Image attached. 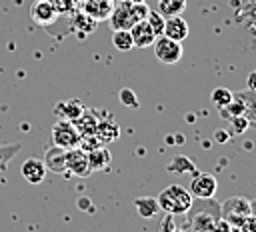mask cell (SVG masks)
Returning a JSON list of instances; mask_svg holds the SVG:
<instances>
[{
	"instance_id": "cell-8",
	"label": "cell",
	"mask_w": 256,
	"mask_h": 232,
	"mask_svg": "<svg viewBox=\"0 0 256 232\" xmlns=\"http://www.w3.org/2000/svg\"><path fill=\"white\" fill-rule=\"evenodd\" d=\"M56 16H58V12H56L54 4L48 2V0H36V2L30 6V18H32L38 26H48V24H52V22L56 20Z\"/></svg>"
},
{
	"instance_id": "cell-24",
	"label": "cell",
	"mask_w": 256,
	"mask_h": 232,
	"mask_svg": "<svg viewBox=\"0 0 256 232\" xmlns=\"http://www.w3.org/2000/svg\"><path fill=\"white\" fill-rule=\"evenodd\" d=\"M118 100H120V104L126 106V108H138V106H140L138 96H136V92H134L132 88H122V90L118 92Z\"/></svg>"
},
{
	"instance_id": "cell-15",
	"label": "cell",
	"mask_w": 256,
	"mask_h": 232,
	"mask_svg": "<svg viewBox=\"0 0 256 232\" xmlns=\"http://www.w3.org/2000/svg\"><path fill=\"white\" fill-rule=\"evenodd\" d=\"M86 154H88V162H90L92 172H94V170H106V168L110 166V162H112L110 152H108L104 146H96V148L88 150Z\"/></svg>"
},
{
	"instance_id": "cell-6",
	"label": "cell",
	"mask_w": 256,
	"mask_h": 232,
	"mask_svg": "<svg viewBox=\"0 0 256 232\" xmlns=\"http://www.w3.org/2000/svg\"><path fill=\"white\" fill-rule=\"evenodd\" d=\"M66 172H70L74 176H80V178L90 176L92 168H90L86 150H82L80 146L66 150Z\"/></svg>"
},
{
	"instance_id": "cell-13",
	"label": "cell",
	"mask_w": 256,
	"mask_h": 232,
	"mask_svg": "<svg viewBox=\"0 0 256 232\" xmlns=\"http://www.w3.org/2000/svg\"><path fill=\"white\" fill-rule=\"evenodd\" d=\"M134 208H136V214L140 218H154L160 212L156 196H138V198H134Z\"/></svg>"
},
{
	"instance_id": "cell-25",
	"label": "cell",
	"mask_w": 256,
	"mask_h": 232,
	"mask_svg": "<svg viewBox=\"0 0 256 232\" xmlns=\"http://www.w3.org/2000/svg\"><path fill=\"white\" fill-rule=\"evenodd\" d=\"M246 86H248V92L256 94V70H252V72L248 74V78H246Z\"/></svg>"
},
{
	"instance_id": "cell-12",
	"label": "cell",
	"mask_w": 256,
	"mask_h": 232,
	"mask_svg": "<svg viewBox=\"0 0 256 232\" xmlns=\"http://www.w3.org/2000/svg\"><path fill=\"white\" fill-rule=\"evenodd\" d=\"M84 112V106L78 98H68V100H60L56 106H54V114L62 120H70L74 122L76 118H80V114Z\"/></svg>"
},
{
	"instance_id": "cell-16",
	"label": "cell",
	"mask_w": 256,
	"mask_h": 232,
	"mask_svg": "<svg viewBox=\"0 0 256 232\" xmlns=\"http://www.w3.org/2000/svg\"><path fill=\"white\" fill-rule=\"evenodd\" d=\"M74 126L80 132V136H94L96 126H98V118H94V112L92 110H86L84 108V112L80 114V118L74 120Z\"/></svg>"
},
{
	"instance_id": "cell-3",
	"label": "cell",
	"mask_w": 256,
	"mask_h": 232,
	"mask_svg": "<svg viewBox=\"0 0 256 232\" xmlns=\"http://www.w3.org/2000/svg\"><path fill=\"white\" fill-rule=\"evenodd\" d=\"M50 138H52V144H54V146L64 148V150L76 148V146L80 144V140H82V136H80V132L76 130L74 122L62 120V118H58V120L54 122Z\"/></svg>"
},
{
	"instance_id": "cell-2",
	"label": "cell",
	"mask_w": 256,
	"mask_h": 232,
	"mask_svg": "<svg viewBox=\"0 0 256 232\" xmlns=\"http://www.w3.org/2000/svg\"><path fill=\"white\" fill-rule=\"evenodd\" d=\"M148 6L146 2H140V4H132V2H120L116 6H112V12L108 16V24L112 30H130V26L138 20H144L146 14H148Z\"/></svg>"
},
{
	"instance_id": "cell-1",
	"label": "cell",
	"mask_w": 256,
	"mask_h": 232,
	"mask_svg": "<svg viewBox=\"0 0 256 232\" xmlns=\"http://www.w3.org/2000/svg\"><path fill=\"white\" fill-rule=\"evenodd\" d=\"M156 200H158L160 210L170 216L186 214L192 210V204H194V196L190 194V190H186L180 184H168L164 190H160Z\"/></svg>"
},
{
	"instance_id": "cell-10",
	"label": "cell",
	"mask_w": 256,
	"mask_h": 232,
	"mask_svg": "<svg viewBox=\"0 0 256 232\" xmlns=\"http://www.w3.org/2000/svg\"><path fill=\"white\" fill-rule=\"evenodd\" d=\"M130 36L134 40V46L136 48H146V46H152V42L156 40V34L154 30L150 28V24L144 20H138L130 26Z\"/></svg>"
},
{
	"instance_id": "cell-19",
	"label": "cell",
	"mask_w": 256,
	"mask_h": 232,
	"mask_svg": "<svg viewBox=\"0 0 256 232\" xmlns=\"http://www.w3.org/2000/svg\"><path fill=\"white\" fill-rule=\"evenodd\" d=\"M112 44L120 52H128L134 48V40L130 36V30H112Z\"/></svg>"
},
{
	"instance_id": "cell-5",
	"label": "cell",
	"mask_w": 256,
	"mask_h": 232,
	"mask_svg": "<svg viewBox=\"0 0 256 232\" xmlns=\"http://www.w3.org/2000/svg\"><path fill=\"white\" fill-rule=\"evenodd\" d=\"M218 190V182L212 174L208 172H196L190 180V194L194 198H202V200H208L216 194Z\"/></svg>"
},
{
	"instance_id": "cell-23",
	"label": "cell",
	"mask_w": 256,
	"mask_h": 232,
	"mask_svg": "<svg viewBox=\"0 0 256 232\" xmlns=\"http://www.w3.org/2000/svg\"><path fill=\"white\" fill-rule=\"evenodd\" d=\"M146 22L150 24V28L154 30L156 36H162V32H164V16H162L158 10H148Z\"/></svg>"
},
{
	"instance_id": "cell-18",
	"label": "cell",
	"mask_w": 256,
	"mask_h": 232,
	"mask_svg": "<svg viewBox=\"0 0 256 232\" xmlns=\"http://www.w3.org/2000/svg\"><path fill=\"white\" fill-rule=\"evenodd\" d=\"M186 8V0H158V12L168 18V16H178Z\"/></svg>"
},
{
	"instance_id": "cell-22",
	"label": "cell",
	"mask_w": 256,
	"mask_h": 232,
	"mask_svg": "<svg viewBox=\"0 0 256 232\" xmlns=\"http://www.w3.org/2000/svg\"><path fill=\"white\" fill-rule=\"evenodd\" d=\"M192 170H194V162L182 154L174 156L168 164V172H180L182 174V172H192Z\"/></svg>"
},
{
	"instance_id": "cell-28",
	"label": "cell",
	"mask_w": 256,
	"mask_h": 232,
	"mask_svg": "<svg viewBox=\"0 0 256 232\" xmlns=\"http://www.w3.org/2000/svg\"><path fill=\"white\" fill-rule=\"evenodd\" d=\"M128 2H132V4H140V2H146V0H128Z\"/></svg>"
},
{
	"instance_id": "cell-4",
	"label": "cell",
	"mask_w": 256,
	"mask_h": 232,
	"mask_svg": "<svg viewBox=\"0 0 256 232\" xmlns=\"http://www.w3.org/2000/svg\"><path fill=\"white\" fill-rule=\"evenodd\" d=\"M154 48V56L156 60H160L162 64H176L180 62L184 50H182V42H176L168 36H156V40L152 42Z\"/></svg>"
},
{
	"instance_id": "cell-26",
	"label": "cell",
	"mask_w": 256,
	"mask_h": 232,
	"mask_svg": "<svg viewBox=\"0 0 256 232\" xmlns=\"http://www.w3.org/2000/svg\"><path fill=\"white\" fill-rule=\"evenodd\" d=\"M78 208H82V210H92V204H90V200H88L86 196H82V198H78Z\"/></svg>"
},
{
	"instance_id": "cell-21",
	"label": "cell",
	"mask_w": 256,
	"mask_h": 232,
	"mask_svg": "<svg viewBox=\"0 0 256 232\" xmlns=\"http://www.w3.org/2000/svg\"><path fill=\"white\" fill-rule=\"evenodd\" d=\"M20 144L18 142H12V144H0V172L6 170V166L10 164V160L20 152Z\"/></svg>"
},
{
	"instance_id": "cell-7",
	"label": "cell",
	"mask_w": 256,
	"mask_h": 232,
	"mask_svg": "<svg viewBox=\"0 0 256 232\" xmlns=\"http://www.w3.org/2000/svg\"><path fill=\"white\" fill-rule=\"evenodd\" d=\"M46 166H44V160H40V158H36V156H30V158H26L24 162H22V166H20V174H22V178L28 182V184H40V182H44V178H46Z\"/></svg>"
},
{
	"instance_id": "cell-27",
	"label": "cell",
	"mask_w": 256,
	"mask_h": 232,
	"mask_svg": "<svg viewBox=\"0 0 256 232\" xmlns=\"http://www.w3.org/2000/svg\"><path fill=\"white\" fill-rule=\"evenodd\" d=\"M230 136H228V132L226 130H216V140L218 142H226Z\"/></svg>"
},
{
	"instance_id": "cell-20",
	"label": "cell",
	"mask_w": 256,
	"mask_h": 232,
	"mask_svg": "<svg viewBox=\"0 0 256 232\" xmlns=\"http://www.w3.org/2000/svg\"><path fill=\"white\" fill-rule=\"evenodd\" d=\"M232 98H234V92L230 90V88H224V86H218V88H214L212 90V94H210V100H212V104L220 110V108H224L226 104H230L232 102Z\"/></svg>"
},
{
	"instance_id": "cell-11",
	"label": "cell",
	"mask_w": 256,
	"mask_h": 232,
	"mask_svg": "<svg viewBox=\"0 0 256 232\" xmlns=\"http://www.w3.org/2000/svg\"><path fill=\"white\" fill-rule=\"evenodd\" d=\"M44 166L46 170L54 174H64L66 172V150L52 144L44 154Z\"/></svg>"
},
{
	"instance_id": "cell-17",
	"label": "cell",
	"mask_w": 256,
	"mask_h": 232,
	"mask_svg": "<svg viewBox=\"0 0 256 232\" xmlns=\"http://www.w3.org/2000/svg\"><path fill=\"white\" fill-rule=\"evenodd\" d=\"M84 10H86V14H88L90 18H94V20H98V18H108L110 12H112V2H110V0H90Z\"/></svg>"
},
{
	"instance_id": "cell-14",
	"label": "cell",
	"mask_w": 256,
	"mask_h": 232,
	"mask_svg": "<svg viewBox=\"0 0 256 232\" xmlns=\"http://www.w3.org/2000/svg\"><path fill=\"white\" fill-rule=\"evenodd\" d=\"M120 134V128L116 124V120L112 116H108L106 120H98V126H96V132L94 136L100 140V142H110V140H116Z\"/></svg>"
},
{
	"instance_id": "cell-9",
	"label": "cell",
	"mask_w": 256,
	"mask_h": 232,
	"mask_svg": "<svg viewBox=\"0 0 256 232\" xmlns=\"http://www.w3.org/2000/svg\"><path fill=\"white\" fill-rule=\"evenodd\" d=\"M162 34L172 38V40H176V42H182V40L188 38L190 28H188V22L182 18V14L168 16V18H164V32Z\"/></svg>"
}]
</instances>
